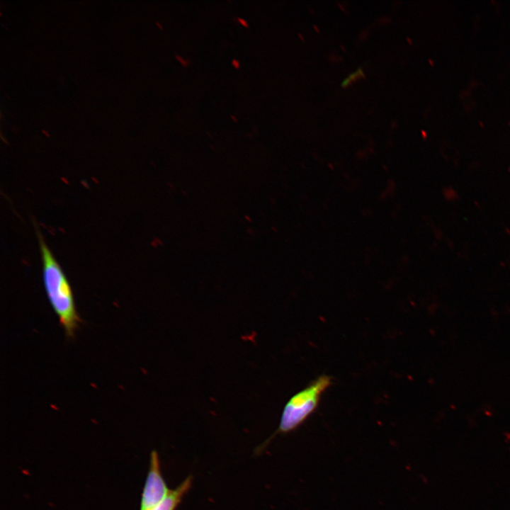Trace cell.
I'll return each instance as SVG.
<instances>
[{
	"instance_id": "7a4b0ae2",
	"label": "cell",
	"mask_w": 510,
	"mask_h": 510,
	"mask_svg": "<svg viewBox=\"0 0 510 510\" xmlns=\"http://www.w3.org/2000/svg\"><path fill=\"white\" fill-rule=\"evenodd\" d=\"M332 383L330 376L322 375L293 395L284 406L273 436L287 434L299 427L317 409L322 395Z\"/></svg>"
},
{
	"instance_id": "3957f363",
	"label": "cell",
	"mask_w": 510,
	"mask_h": 510,
	"mask_svg": "<svg viewBox=\"0 0 510 510\" xmlns=\"http://www.w3.org/2000/svg\"><path fill=\"white\" fill-rule=\"evenodd\" d=\"M171 489L162 476L160 460L157 451L150 454L149 467L146 478L140 510H152L169 494Z\"/></svg>"
},
{
	"instance_id": "5b68a950",
	"label": "cell",
	"mask_w": 510,
	"mask_h": 510,
	"mask_svg": "<svg viewBox=\"0 0 510 510\" xmlns=\"http://www.w3.org/2000/svg\"><path fill=\"white\" fill-rule=\"evenodd\" d=\"M364 76L363 72L360 67L358 70L356 72L351 73L347 78H346L343 82L341 83V86L343 87L348 86L351 82L354 81L358 78Z\"/></svg>"
},
{
	"instance_id": "277c9868",
	"label": "cell",
	"mask_w": 510,
	"mask_h": 510,
	"mask_svg": "<svg viewBox=\"0 0 510 510\" xmlns=\"http://www.w3.org/2000/svg\"><path fill=\"white\" fill-rule=\"evenodd\" d=\"M192 484V477H186L176 489H171L169 494L152 510H176L183 496Z\"/></svg>"
},
{
	"instance_id": "6da1fadb",
	"label": "cell",
	"mask_w": 510,
	"mask_h": 510,
	"mask_svg": "<svg viewBox=\"0 0 510 510\" xmlns=\"http://www.w3.org/2000/svg\"><path fill=\"white\" fill-rule=\"evenodd\" d=\"M35 231L42 261V282L48 301L68 338H73L81 319L71 285L62 266L47 246L38 226Z\"/></svg>"
}]
</instances>
